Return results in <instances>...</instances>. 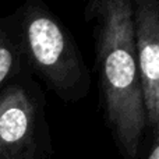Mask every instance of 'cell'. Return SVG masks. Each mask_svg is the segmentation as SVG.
Here are the masks:
<instances>
[{"label":"cell","instance_id":"7a4b0ae2","mask_svg":"<svg viewBox=\"0 0 159 159\" xmlns=\"http://www.w3.org/2000/svg\"><path fill=\"white\" fill-rule=\"evenodd\" d=\"M17 18L21 49L48 88L64 102L85 98L89 71L69 28L42 0H27Z\"/></svg>","mask_w":159,"mask_h":159},{"label":"cell","instance_id":"6da1fadb","mask_svg":"<svg viewBox=\"0 0 159 159\" xmlns=\"http://www.w3.org/2000/svg\"><path fill=\"white\" fill-rule=\"evenodd\" d=\"M92 27L103 116L126 159H138L147 119L134 38L133 0H85Z\"/></svg>","mask_w":159,"mask_h":159},{"label":"cell","instance_id":"8992f818","mask_svg":"<svg viewBox=\"0 0 159 159\" xmlns=\"http://www.w3.org/2000/svg\"><path fill=\"white\" fill-rule=\"evenodd\" d=\"M148 159H159V143H158V135H154V143H152L151 151H149Z\"/></svg>","mask_w":159,"mask_h":159},{"label":"cell","instance_id":"277c9868","mask_svg":"<svg viewBox=\"0 0 159 159\" xmlns=\"http://www.w3.org/2000/svg\"><path fill=\"white\" fill-rule=\"evenodd\" d=\"M38 106L24 87L0 91V159H38Z\"/></svg>","mask_w":159,"mask_h":159},{"label":"cell","instance_id":"3957f363","mask_svg":"<svg viewBox=\"0 0 159 159\" xmlns=\"http://www.w3.org/2000/svg\"><path fill=\"white\" fill-rule=\"evenodd\" d=\"M133 38L147 129L159 126V2L133 0Z\"/></svg>","mask_w":159,"mask_h":159},{"label":"cell","instance_id":"5b68a950","mask_svg":"<svg viewBox=\"0 0 159 159\" xmlns=\"http://www.w3.org/2000/svg\"><path fill=\"white\" fill-rule=\"evenodd\" d=\"M21 53L20 38H13L11 34L0 25V89L17 75L21 64Z\"/></svg>","mask_w":159,"mask_h":159}]
</instances>
